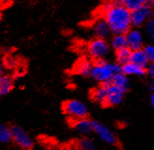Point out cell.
Instances as JSON below:
<instances>
[{"label": "cell", "mask_w": 154, "mask_h": 150, "mask_svg": "<svg viewBox=\"0 0 154 150\" xmlns=\"http://www.w3.org/2000/svg\"><path fill=\"white\" fill-rule=\"evenodd\" d=\"M12 142L22 149H31L33 147V141L27 132L19 126H13L11 128Z\"/></svg>", "instance_id": "cell-5"}, {"label": "cell", "mask_w": 154, "mask_h": 150, "mask_svg": "<svg viewBox=\"0 0 154 150\" xmlns=\"http://www.w3.org/2000/svg\"><path fill=\"white\" fill-rule=\"evenodd\" d=\"M13 80L12 78L8 76H2L0 77V96H7L13 89Z\"/></svg>", "instance_id": "cell-15"}, {"label": "cell", "mask_w": 154, "mask_h": 150, "mask_svg": "<svg viewBox=\"0 0 154 150\" xmlns=\"http://www.w3.org/2000/svg\"><path fill=\"white\" fill-rule=\"evenodd\" d=\"M107 87V97H106V105L116 106L120 104L123 98H124L125 90L119 87L113 85L112 83H104Z\"/></svg>", "instance_id": "cell-7"}, {"label": "cell", "mask_w": 154, "mask_h": 150, "mask_svg": "<svg viewBox=\"0 0 154 150\" xmlns=\"http://www.w3.org/2000/svg\"><path fill=\"white\" fill-rule=\"evenodd\" d=\"M73 127L74 129L83 136H87L93 131V124H92V121L87 119V117L75 120Z\"/></svg>", "instance_id": "cell-11"}, {"label": "cell", "mask_w": 154, "mask_h": 150, "mask_svg": "<svg viewBox=\"0 0 154 150\" xmlns=\"http://www.w3.org/2000/svg\"><path fill=\"white\" fill-rule=\"evenodd\" d=\"M110 3L115 6H122V0H111Z\"/></svg>", "instance_id": "cell-26"}, {"label": "cell", "mask_w": 154, "mask_h": 150, "mask_svg": "<svg viewBox=\"0 0 154 150\" xmlns=\"http://www.w3.org/2000/svg\"><path fill=\"white\" fill-rule=\"evenodd\" d=\"M12 142L11 129L8 126L0 124V144L5 145Z\"/></svg>", "instance_id": "cell-20"}, {"label": "cell", "mask_w": 154, "mask_h": 150, "mask_svg": "<svg viewBox=\"0 0 154 150\" xmlns=\"http://www.w3.org/2000/svg\"><path fill=\"white\" fill-rule=\"evenodd\" d=\"M146 3H148V2H150V0H145Z\"/></svg>", "instance_id": "cell-31"}, {"label": "cell", "mask_w": 154, "mask_h": 150, "mask_svg": "<svg viewBox=\"0 0 154 150\" xmlns=\"http://www.w3.org/2000/svg\"><path fill=\"white\" fill-rule=\"evenodd\" d=\"M131 56H132V50L128 46L124 47V48H121L119 50H117V55H116L118 62L121 65L131 61Z\"/></svg>", "instance_id": "cell-19"}, {"label": "cell", "mask_w": 154, "mask_h": 150, "mask_svg": "<svg viewBox=\"0 0 154 150\" xmlns=\"http://www.w3.org/2000/svg\"><path fill=\"white\" fill-rule=\"evenodd\" d=\"M121 72V67L119 64H114V62H107L103 60H98L95 64H93L90 76L95 80L101 82L103 84L109 83L113 77Z\"/></svg>", "instance_id": "cell-2"}, {"label": "cell", "mask_w": 154, "mask_h": 150, "mask_svg": "<svg viewBox=\"0 0 154 150\" xmlns=\"http://www.w3.org/2000/svg\"><path fill=\"white\" fill-rule=\"evenodd\" d=\"M150 104L154 108V92H152L151 96H150Z\"/></svg>", "instance_id": "cell-27"}, {"label": "cell", "mask_w": 154, "mask_h": 150, "mask_svg": "<svg viewBox=\"0 0 154 150\" xmlns=\"http://www.w3.org/2000/svg\"><path fill=\"white\" fill-rule=\"evenodd\" d=\"M121 71L126 76H144L146 74V68L129 61L127 64H123L121 67Z\"/></svg>", "instance_id": "cell-12"}, {"label": "cell", "mask_w": 154, "mask_h": 150, "mask_svg": "<svg viewBox=\"0 0 154 150\" xmlns=\"http://www.w3.org/2000/svg\"><path fill=\"white\" fill-rule=\"evenodd\" d=\"M151 16V10L147 5H143L136 10L131 11V19H132V26L134 27H141L146 24L149 17Z\"/></svg>", "instance_id": "cell-6"}, {"label": "cell", "mask_w": 154, "mask_h": 150, "mask_svg": "<svg viewBox=\"0 0 154 150\" xmlns=\"http://www.w3.org/2000/svg\"><path fill=\"white\" fill-rule=\"evenodd\" d=\"M147 55V57L149 60V62H153L154 61V44H149L148 45H146L143 49Z\"/></svg>", "instance_id": "cell-24"}, {"label": "cell", "mask_w": 154, "mask_h": 150, "mask_svg": "<svg viewBox=\"0 0 154 150\" xmlns=\"http://www.w3.org/2000/svg\"><path fill=\"white\" fill-rule=\"evenodd\" d=\"M149 3H150V8L154 11V0H150Z\"/></svg>", "instance_id": "cell-30"}, {"label": "cell", "mask_w": 154, "mask_h": 150, "mask_svg": "<svg viewBox=\"0 0 154 150\" xmlns=\"http://www.w3.org/2000/svg\"><path fill=\"white\" fill-rule=\"evenodd\" d=\"M145 4H147L145 0H122V6L127 8L131 11L136 10L137 8H139Z\"/></svg>", "instance_id": "cell-21"}, {"label": "cell", "mask_w": 154, "mask_h": 150, "mask_svg": "<svg viewBox=\"0 0 154 150\" xmlns=\"http://www.w3.org/2000/svg\"><path fill=\"white\" fill-rule=\"evenodd\" d=\"M92 124H93V132H95L103 142L108 145H116L117 143L116 135L106 126L95 121H92Z\"/></svg>", "instance_id": "cell-8"}, {"label": "cell", "mask_w": 154, "mask_h": 150, "mask_svg": "<svg viewBox=\"0 0 154 150\" xmlns=\"http://www.w3.org/2000/svg\"><path fill=\"white\" fill-rule=\"evenodd\" d=\"M146 34L151 43L154 44V19L146 23Z\"/></svg>", "instance_id": "cell-23"}, {"label": "cell", "mask_w": 154, "mask_h": 150, "mask_svg": "<svg viewBox=\"0 0 154 150\" xmlns=\"http://www.w3.org/2000/svg\"><path fill=\"white\" fill-rule=\"evenodd\" d=\"M88 51L92 59H94L96 60H103L109 53L110 45L105 41V39L97 37V39L92 40L89 43L88 46Z\"/></svg>", "instance_id": "cell-4"}, {"label": "cell", "mask_w": 154, "mask_h": 150, "mask_svg": "<svg viewBox=\"0 0 154 150\" xmlns=\"http://www.w3.org/2000/svg\"><path fill=\"white\" fill-rule=\"evenodd\" d=\"M92 68H93V64L88 60H81L77 62L75 66V72L83 77L90 76Z\"/></svg>", "instance_id": "cell-14"}, {"label": "cell", "mask_w": 154, "mask_h": 150, "mask_svg": "<svg viewBox=\"0 0 154 150\" xmlns=\"http://www.w3.org/2000/svg\"><path fill=\"white\" fill-rule=\"evenodd\" d=\"M149 91L152 93V92H154V80H152V82H150L149 83Z\"/></svg>", "instance_id": "cell-28"}, {"label": "cell", "mask_w": 154, "mask_h": 150, "mask_svg": "<svg viewBox=\"0 0 154 150\" xmlns=\"http://www.w3.org/2000/svg\"><path fill=\"white\" fill-rule=\"evenodd\" d=\"M111 47L115 50H119L121 48L127 47V38L126 34L123 33H116L115 36L112 38L111 41Z\"/></svg>", "instance_id": "cell-17"}, {"label": "cell", "mask_w": 154, "mask_h": 150, "mask_svg": "<svg viewBox=\"0 0 154 150\" xmlns=\"http://www.w3.org/2000/svg\"><path fill=\"white\" fill-rule=\"evenodd\" d=\"M2 76H4V69H3V66L0 64V77Z\"/></svg>", "instance_id": "cell-29"}, {"label": "cell", "mask_w": 154, "mask_h": 150, "mask_svg": "<svg viewBox=\"0 0 154 150\" xmlns=\"http://www.w3.org/2000/svg\"><path fill=\"white\" fill-rule=\"evenodd\" d=\"M103 18L108 23L113 33L126 34L132 26L131 11L124 6H115L110 2L103 8Z\"/></svg>", "instance_id": "cell-1"}, {"label": "cell", "mask_w": 154, "mask_h": 150, "mask_svg": "<svg viewBox=\"0 0 154 150\" xmlns=\"http://www.w3.org/2000/svg\"><path fill=\"white\" fill-rule=\"evenodd\" d=\"M106 97H107V87L106 84H103V86L99 87L92 92V98L94 101L98 102L101 104L106 103Z\"/></svg>", "instance_id": "cell-18"}, {"label": "cell", "mask_w": 154, "mask_h": 150, "mask_svg": "<svg viewBox=\"0 0 154 150\" xmlns=\"http://www.w3.org/2000/svg\"><path fill=\"white\" fill-rule=\"evenodd\" d=\"M131 61L136 64L138 65H140L142 67H147L149 64V59L146 55L145 51L143 49H136L132 51V56H131Z\"/></svg>", "instance_id": "cell-13"}, {"label": "cell", "mask_w": 154, "mask_h": 150, "mask_svg": "<svg viewBox=\"0 0 154 150\" xmlns=\"http://www.w3.org/2000/svg\"><path fill=\"white\" fill-rule=\"evenodd\" d=\"M126 38H127V46L132 51L140 49L143 46L144 38L140 30L137 29L129 30L126 33Z\"/></svg>", "instance_id": "cell-9"}, {"label": "cell", "mask_w": 154, "mask_h": 150, "mask_svg": "<svg viewBox=\"0 0 154 150\" xmlns=\"http://www.w3.org/2000/svg\"><path fill=\"white\" fill-rule=\"evenodd\" d=\"M77 147L83 150H92L96 148L94 142L88 137L82 138L78 143H77Z\"/></svg>", "instance_id": "cell-22"}, {"label": "cell", "mask_w": 154, "mask_h": 150, "mask_svg": "<svg viewBox=\"0 0 154 150\" xmlns=\"http://www.w3.org/2000/svg\"><path fill=\"white\" fill-rule=\"evenodd\" d=\"M92 29H93L95 35L98 38L105 39L109 37L112 30L104 18H99L92 24Z\"/></svg>", "instance_id": "cell-10"}, {"label": "cell", "mask_w": 154, "mask_h": 150, "mask_svg": "<svg viewBox=\"0 0 154 150\" xmlns=\"http://www.w3.org/2000/svg\"><path fill=\"white\" fill-rule=\"evenodd\" d=\"M109 83H112L113 85L119 87V88L123 89V90H127L128 87H129V80H128V77L127 76L122 72H119L116 74L113 78L111 80V81Z\"/></svg>", "instance_id": "cell-16"}, {"label": "cell", "mask_w": 154, "mask_h": 150, "mask_svg": "<svg viewBox=\"0 0 154 150\" xmlns=\"http://www.w3.org/2000/svg\"><path fill=\"white\" fill-rule=\"evenodd\" d=\"M149 74L150 77L152 78V80H154V61L151 62L149 67Z\"/></svg>", "instance_id": "cell-25"}, {"label": "cell", "mask_w": 154, "mask_h": 150, "mask_svg": "<svg viewBox=\"0 0 154 150\" xmlns=\"http://www.w3.org/2000/svg\"><path fill=\"white\" fill-rule=\"evenodd\" d=\"M64 112L73 121L87 117L88 109L86 104H84L80 100L72 99L66 101L63 105Z\"/></svg>", "instance_id": "cell-3"}]
</instances>
